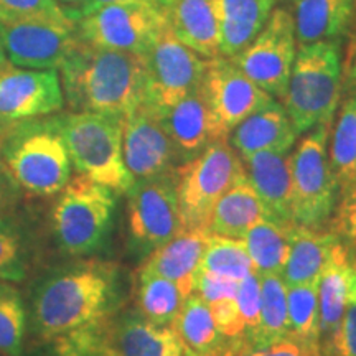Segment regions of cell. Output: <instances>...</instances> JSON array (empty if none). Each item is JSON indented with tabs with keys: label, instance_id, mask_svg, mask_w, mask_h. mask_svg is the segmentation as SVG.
I'll return each instance as SVG.
<instances>
[{
	"label": "cell",
	"instance_id": "5b68a950",
	"mask_svg": "<svg viewBox=\"0 0 356 356\" xmlns=\"http://www.w3.org/2000/svg\"><path fill=\"white\" fill-rule=\"evenodd\" d=\"M55 118L74 170L115 195L127 193L134 178L124 163L121 115L68 113Z\"/></svg>",
	"mask_w": 356,
	"mask_h": 356
},
{
	"label": "cell",
	"instance_id": "60d3db41",
	"mask_svg": "<svg viewBox=\"0 0 356 356\" xmlns=\"http://www.w3.org/2000/svg\"><path fill=\"white\" fill-rule=\"evenodd\" d=\"M208 307H210L213 320H215L218 330L222 337L229 338V340H244L246 328H244L236 296L221 297V299H216L211 304H208Z\"/></svg>",
	"mask_w": 356,
	"mask_h": 356
},
{
	"label": "cell",
	"instance_id": "74e56055",
	"mask_svg": "<svg viewBox=\"0 0 356 356\" xmlns=\"http://www.w3.org/2000/svg\"><path fill=\"white\" fill-rule=\"evenodd\" d=\"M38 19L66 20L70 17L56 0H0V24Z\"/></svg>",
	"mask_w": 356,
	"mask_h": 356
},
{
	"label": "cell",
	"instance_id": "f546056e",
	"mask_svg": "<svg viewBox=\"0 0 356 356\" xmlns=\"http://www.w3.org/2000/svg\"><path fill=\"white\" fill-rule=\"evenodd\" d=\"M333 119L328 160L340 193L356 178V96L341 101Z\"/></svg>",
	"mask_w": 356,
	"mask_h": 356
},
{
	"label": "cell",
	"instance_id": "484cf974",
	"mask_svg": "<svg viewBox=\"0 0 356 356\" xmlns=\"http://www.w3.org/2000/svg\"><path fill=\"white\" fill-rule=\"evenodd\" d=\"M337 241L340 238L332 231L293 225L287 261L279 274L284 284L291 287L317 282Z\"/></svg>",
	"mask_w": 356,
	"mask_h": 356
},
{
	"label": "cell",
	"instance_id": "8fae6325",
	"mask_svg": "<svg viewBox=\"0 0 356 356\" xmlns=\"http://www.w3.org/2000/svg\"><path fill=\"white\" fill-rule=\"evenodd\" d=\"M126 195L129 236L136 249L149 254L184 231L175 172L136 180Z\"/></svg>",
	"mask_w": 356,
	"mask_h": 356
},
{
	"label": "cell",
	"instance_id": "603a6c76",
	"mask_svg": "<svg viewBox=\"0 0 356 356\" xmlns=\"http://www.w3.org/2000/svg\"><path fill=\"white\" fill-rule=\"evenodd\" d=\"M155 111L175 145L180 163L197 157L204 147L215 142L210 111L200 89L170 108Z\"/></svg>",
	"mask_w": 356,
	"mask_h": 356
},
{
	"label": "cell",
	"instance_id": "d6a6232c",
	"mask_svg": "<svg viewBox=\"0 0 356 356\" xmlns=\"http://www.w3.org/2000/svg\"><path fill=\"white\" fill-rule=\"evenodd\" d=\"M317 282L287 287L289 337L314 348H320Z\"/></svg>",
	"mask_w": 356,
	"mask_h": 356
},
{
	"label": "cell",
	"instance_id": "f907efd6",
	"mask_svg": "<svg viewBox=\"0 0 356 356\" xmlns=\"http://www.w3.org/2000/svg\"><path fill=\"white\" fill-rule=\"evenodd\" d=\"M289 2H292V3H293V2H297V0H289Z\"/></svg>",
	"mask_w": 356,
	"mask_h": 356
},
{
	"label": "cell",
	"instance_id": "ba28073f",
	"mask_svg": "<svg viewBox=\"0 0 356 356\" xmlns=\"http://www.w3.org/2000/svg\"><path fill=\"white\" fill-rule=\"evenodd\" d=\"M333 122L305 132L292 152V221L307 228H323L337 204L338 185L328 160Z\"/></svg>",
	"mask_w": 356,
	"mask_h": 356
},
{
	"label": "cell",
	"instance_id": "7c38bea8",
	"mask_svg": "<svg viewBox=\"0 0 356 356\" xmlns=\"http://www.w3.org/2000/svg\"><path fill=\"white\" fill-rule=\"evenodd\" d=\"M200 91L210 111L215 140L229 139L244 119L275 101L225 56L208 60Z\"/></svg>",
	"mask_w": 356,
	"mask_h": 356
},
{
	"label": "cell",
	"instance_id": "9c48e42d",
	"mask_svg": "<svg viewBox=\"0 0 356 356\" xmlns=\"http://www.w3.org/2000/svg\"><path fill=\"white\" fill-rule=\"evenodd\" d=\"M142 58L145 68L144 102L152 108H170L202 88L208 60L181 43L167 20Z\"/></svg>",
	"mask_w": 356,
	"mask_h": 356
},
{
	"label": "cell",
	"instance_id": "7dc6e473",
	"mask_svg": "<svg viewBox=\"0 0 356 356\" xmlns=\"http://www.w3.org/2000/svg\"><path fill=\"white\" fill-rule=\"evenodd\" d=\"M6 63H7V58H6V53H3L2 43H0V68H2V66Z\"/></svg>",
	"mask_w": 356,
	"mask_h": 356
},
{
	"label": "cell",
	"instance_id": "c3c4849f",
	"mask_svg": "<svg viewBox=\"0 0 356 356\" xmlns=\"http://www.w3.org/2000/svg\"><path fill=\"white\" fill-rule=\"evenodd\" d=\"M60 2H63V3H70V6H74V7H78L79 3L83 2V0H60Z\"/></svg>",
	"mask_w": 356,
	"mask_h": 356
},
{
	"label": "cell",
	"instance_id": "db71d44e",
	"mask_svg": "<svg viewBox=\"0 0 356 356\" xmlns=\"http://www.w3.org/2000/svg\"><path fill=\"white\" fill-rule=\"evenodd\" d=\"M0 356H2V355H0Z\"/></svg>",
	"mask_w": 356,
	"mask_h": 356
},
{
	"label": "cell",
	"instance_id": "d590c367",
	"mask_svg": "<svg viewBox=\"0 0 356 356\" xmlns=\"http://www.w3.org/2000/svg\"><path fill=\"white\" fill-rule=\"evenodd\" d=\"M108 322L89 325L55 338L53 356H115L106 333Z\"/></svg>",
	"mask_w": 356,
	"mask_h": 356
},
{
	"label": "cell",
	"instance_id": "e575fe53",
	"mask_svg": "<svg viewBox=\"0 0 356 356\" xmlns=\"http://www.w3.org/2000/svg\"><path fill=\"white\" fill-rule=\"evenodd\" d=\"M25 328L26 312L20 292L0 280V355H24Z\"/></svg>",
	"mask_w": 356,
	"mask_h": 356
},
{
	"label": "cell",
	"instance_id": "cb8c5ba5",
	"mask_svg": "<svg viewBox=\"0 0 356 356\" xmlns=\"http://www.w3.org/2000/svg\"><path fill=\"white\" fill-rule=\"evenodd\" d=\"M292 19L297 44L340 42L356 19V0H297Z\"/></svg>",
	"mask_w": 356,
	"mask_h": 356
},
{
	"label": "cell",
	"instance_id": "f6af8a7d",
	"mask_svg": "<svg viewBox=\"0 0 356 356\" xmlns=\"http://www.w3.org/2000/svg\"><path fill=\"white\" fill-rule=\"evenodd\" d=\"M17 186L13 185L10 175H8L6 165L0 155V213L8 210L17 200Z\"/></svg>",
	"mask_w": 356,
	"mask_h": 356
},
{
	"label": "cell",
	"instance_id": "44dd1931",
	"mask_svg": "<svg viewBox=\"0 0 356 356\" xmlns=\"http://www.w3.org/2000/svg\"><path fill=\"white\" fill-rule=\"evenodd\" d=\"M208 236L210 233L203 229H184L170 241L150 251L139 270L170 279L185 296H191Z\"/></svg>",
	"mask_w": 356,
	"mask_h": 356
},
{
	"label": "cell",
	"instance_id": "f1b7e54d",
	"mask_svg": "<svg viewBox=\"0 0 356 356\" xmlns=\"http://www.w3.org/2000/svg\"><path fill=\"white\" fill-rule=\"evenodd\" d=\"M293 225L296 222H277L266 218L243 236L241 241L257 275L282 273L291 249Z\"/></svg>",
	"mask_w": 356,
	"mask_h": 356
},
{
	"label": "cell",
	"instance_id": "bcb514c9",
	"mask_svg": "<svg viewBox=\"0 0 356 356\" xmlns=\"http://www.w3.org/2000/svg\"><path fill=\"white\" fill-rule=\"evenodd\" d=\"M345 76L351 89V95H356V43L350 51L348 63H346V68H345Z\"/></svg>",
	"mask_w": 356,
	"mask_h": 356
},
{
	"label": "cell",
	"instance_id": "681fc988",
	"mask_svg": "<svg viewBox=\"0 0 356 356\" xmlns=\"http://www.w3.org/2000/svg\"><path fill=\"white\" fill-rule=\"evenodd\" d=\"M184 356H204V355H195V353H184Z\"/></svg>",
	"mask_w": 356,
	"mask_h": 356
},
{
	"label": "cell",
	"instance_id": "11a10c76",
	"mask_svg": "<svg viewBox=\"0 0 356 356\" xmlns=\"http://www.w3.org/2000/svg\"><path fill=\"white\" fill-rule=\"evenodd\" d=\"M0 25H2V24H0Z\"/></svg>",
	"mask_w": 356,
	"mask_h": 356
},
{
	"label": "cell",
	"instance_id": "d4e9b609",
	"mask_svg": "<svg viewBox=\"0 0 356 356\" xmlns=\"http://www.w3.org/2000/svg\"><path fill=\"white\" fill-rule=\"evenodd\" d=\"M172 328L180 338L185 353L231 356L244 340H229L218 330L211 310L202 297L191 293L173 320Z\"/></svg>",
	"mask_w": 356,
	"mask_h": 356
},
{
	"label": "cell",
	"instance_id": "7402d4cb",
	"mask_svg": "<svg viewBox=\"0 0 356 356\" xmlns=\"http://www.w3.org/2000/svg\"><path fill=\"white\" fill-rule=\"evenodd\" d=\"M297 137L299 134L284 106L274 101L244 119L228 140L239 157L246 159L257 152H291Z\"/></svg>",
	"mask_w": 356,
	"mask_h": 356
},
{
	"label": "cell",
	"instance_id": "836d02e7",
	"mask_svg": "<svg viewBox=\"0 0 356 356\" xmlns=\"http://www.w3.org/2000/svg\"><path fill=\"white\" fill-rule=\"evenodd\" d=\"M200 270L241 282L254 269L241 239L210 234Z\"/></svg>",
	"mask_w": 356,
	"mask_h": 356
},
{
	"label": "cell",
	"instance_id": "30bf717a",
	"mask_svg": "<svg viewBox=\"0 0 356 356\" xmlns=\"http://www.w3.org/2000/svg\"><path fill=\"white\" fill-rule=\"evenodd\" d=\"M296 26L292 12L275 7L259 35L238 55L229 58L256 86L282 99L297 55Z\"/></svg>",
	"mask_w": 356,
	"mask_h": 356
},
{
	"label": "cell",
	"instance_id": "f5cc1de1",
	"mask_svg": "<svg viewBox=\"0 0 356 356\" xmlns=\"http://www.w3.org/2000/svg\"><path fill=\"white\" fill-rule=\"evenodd\" d=\"M353 96H356V95H353Z\"/></svg>",
	"mask_w": 356,
	"mask_h": 356
},
{
	"label": "cell",
	"instance_id": "7a4b0ae2",
	"mask_svg": "<svg viewBox=\"0 0 356 356\" xmlns=\"http://www.w3.org/2000/svg\"><path fill=\"white\" fill-rule=\"evenodd\" d=\"M63 96L73 113L124 115L145 101L144 58L79 40L60 66Z\"/></svg>",
	"mask_w": 356,
	"mask_h": 356
},
{
	"label": "cell",
	"instance_id": "4316f807",
	"mask_svg": "<svg viewBox=\"0 0 356 356\" xmlns=\"http://www.w3.org/2000/svg\"><path fill=\"white\" fill-rule=\"evenodd\" d=\"M279 0H218L221 56L233 58L254 40Z\"/></svg>",
	"mask_w": 356,
	"mask_h": 356
},
{
	"label": "cell",
	"instance_id": "ac0fdd59",
	"mask_svg": "<svg viewBox=\"0 0 356 356\" xmlns=\"http://www.w3.org/2000/svg\"><path fill=\"white\" fill-rule=\"evenodd\" d=\"M163 13L181 43L207 60L221 56L218 0H165Z\"/></svg>",
	"mask_w": 356,
	"mask_h": 356
},
{
	"label": "cell",
	"instance_id": "ffe728a7",
	"mask_svg": "<svg viewBox=\"0 0 356 356\" xmlns=\"http://www.w3.org/2000/svg\"><path fill=\"white\" fill-rule=\"evenodd\" d=\"M115 356H184V345L172 325H155L139 312L122 315L106 325Z\"/></svg>",
	"mask_w": 356,
	"mask_h": 356
},
{
	"label": "cell",
	"instance_id": "1f68e13d",
	"mask_svg": "<svg viewBox=\"0 0 356 356\" xmlns=\"http://www.w3.org/2000/svg\"><path fill=\"white\" fill-rule=\"evenodd\" d=\"M188 296L170 279L137 273V312L155 325H172Z\"/></svg>",
	"mask_w": 356,
	"mask_h": 356
},
{
	"label": "cell",
	"instance_id": "9a60e30c",
	"mask_svg": "<svg viewBox=\"0 0 356 356\" xmlns=\"http://www.w3.org/2000/svg\"><path fill=\"white\" fill-rule=\"evenodd\" d=\"M58 70L0 68V134L15 124L47 118L63 109Z\"/></svg>",
	"mask_w": 356,
	"mask_h": 356
},
{
	"label": "cell",
	"instance_id": "816d5d0a",
	"mask_svg": "<svg viewBox=\"0 0 356 356\" xmlns=\"http://www.w3.org/2000/svg\"><path fill=\"white\" fill-rule=\"evenodd\" d=\"M353 246H355V249H356V241H355V243H353Z\"/></svg>",
	"mask_w": 356,
	"mask_h": 356
},
{
	"label": "cell",
	"instance_id": "8992f818",
	"mask_svg": "<svg viewBox=\"0 0 356 356\" xmlns=\"http://www.w3.org/2000/svg\"><path fill=\"white\" fill-rule=\"evenodd\" d=\"M115 193L91 178H70L51 210V228L58 246L79 257L104 246L115 215Z\"/></svg>",
	"mask_w": 356,
	"mask_h": 356
},
{
	"label": "cell",
	"instance_id": "5bb4252c",
	"mask_svg": "<svg viewBox=\"0 0 356 356\" xmlns=\"http://www.w3.org/2000/svg\"><path fill=\"white\" fill-rule=\"evenodd\" d=\"M79 42L76 24L66 20H22L0 25V43L13 66L60 70Z\"/></svg>",
	"mask_w": 356,
	"mask_h": 356
},
{
	"label": "cell",
	"instance_id": "2e32d148",
	"mask_svg": "<svg viewBox=\"0 0 356 356\" xmlns=\"http://www.w3.org/2000/svg\"><path fill=\"white\" fill-rule=\"evenodd\" d=\"M122 155L134 181L167 175L180 165L170 136L147 102L122 118Z\"/></svg>",
	"mask_w": 356,
	"mask_h": 356
},
{
	"label": "cell",
	"instance_id": "b9f144b4",
	"mask_svg": "<svg viewBox=\"0 0 356 356\" xmlns=\"http://www.w3.org/2000/svg\"><path fill=\"white\" fill-rule=\"evenodd\" d=\"M320 351L322 356H356V304L346 309L337 330Z\"/></svg>",
	"mask_w": 356,
	"mask_h": 356
},
{
	"label": "cell",
	"instance_id": "8d00e7d4",
	"mask_svg": "<svg viewBox=\"0 0 356 356\" xmlns=\"http://www.w3.org/2000/svg\"><path fill=\"white\" fill-rule=\"evenodd\" d=\"M26 275L24 234L10 218H0V280L20 282Z\"/></svg>",
	"mask_w": 356,
	"mask_h": 356
},
{
	"label": "cell",
	"instance_id": "277c9868",
	"mask_svg": "<svg viewBox=\"0 0 356 356\" xmlns=\"http://www.w3.org/2000/svg\"><path fill=\"white\" fill-rule=\"evenodd\" d=\"M343 89L340 42L299 44L282 101L297 134L333 122Z\"/></svg>",
	"mask_w": 356,
	"mask_h": 356
},
{
	"label": "cell",
	"instance_id": "3957f363",
	"mask_svg": "<svg viewBox=\"0 0 356 356\" xmlns=\"http://www.w3.org/2000/svg\"><path fill=\"white\" fill-rule=\"evenodd\" d=\"M0 155L17 190L30 197H53L71 178V159L56 118H40L0 134Z\"/></svg>",
	"mask_w": 356,
	"mask_h": 356
},
{
	"label": "cell",
	"instance_id": "52a82bcc",
	"mask_svg": "<svg viewBox=\"0 0 356 356\" xmlns=\"http://www.w3.org/2000/svg\"><path fill=\"white\" fill-rule=\"evenodd\" d=\"M175 177L181 228L203 231H208L218 200L248 178L243 159L228 139L211 142L197 157L180 163Z\"/></svg>",
	"mask_w": 356,
	"mask_h": 356
},
{
	"label": "cell",
	"instance_id": "83f0119b",
	"mask_svg": "<svg viewBox=\"0 0 356 356\" xmlns=\"http://www.w3.org/2000/svg\"><path fill=\"white\" fill-rule=\"evenodd\" d=\"M267 213L249 180L239 181L218 200L211 211L208 233L241 239Z\"/></svg>",
	"mask_w": 356,
	"mask_h": 356
},
{
	"label": "cell",
	"instance_id": "e0dca14e",
	"mask_svg": "<svg viewBox=\"0 0 356 356\" xmlns=\"http://www.w3.org/2000/svg\"><path fill=\"white\" fill-rule=\"evenodd\" d=\"M320 346L337 330L350 305L356 304V254L337 241L317 282Z\"/></svg>",
	"mask_w": 356,
	"mask_h": 356
},
{
	"label": "cell",
	"instance_id": "6da1fadb",
	"mask_svg": "<svg viewBox=\"0 0 356 356\" xmlns=\"http://www.w3.org/2000/svg\"><path fill=\"white\" fill-rule=\"evenodd\" d=\"M121 299L118 266L86 261L51 274L35 291L33 330L53 341L66 333L106 322Z\"/></svg>",
	"mask_w": 356,
	"mask_h": 356
},
{
	"label": "cell",
	"instance_id": "f35d334b",
	"mask_svg": "<svg viewBox=\"0 0 356 356\" xmlns=\"http://www.w3.org/2000/svg\"><path fill=\"white\" fill-rule=\"evenodd\" d=\"M236 300H238L239 312L244 322V343H248L249 338L256 332L259 325V314H261V277L254 270L248 274L241 282L238 284L236 291Z\"/></svg>",
	"mask_w": 356,
	"mask_h": 356
},
{
	"label": "cell",
	"instance_id": "d6986e66",
	"mask_svg": "<svg viewBox=\"0 0 356 356\" xmlns=\"http://www.w3.org/2000/svg\"><path fill=\"white\" fill-rule=\"evenodd\" d=\"M292 152H257L243 159L246 177L264 204L267 218L292 221Z\"/></svg>",
	"mask_w": 356,
	"mask_h": 356
},
{
	"label": "cell",
	"instance_id": "7bdbcfd3",
	"mask_svg": "<svg viewBox=\"0 0 356 356\" xmlns=\"http://www.w3.org/2000/svg\"><path fill=\"white\" fill-rule=\"evenodd\" d=\"M231 356H322V351L287 337L262 348H249L243 343Z\"/></svg>",
	"mask_w": 356,
	"mask_h": 356
},
{
	"label": "cell",
	"instance_id": "4dcf8cb0",
	"mask_svg": "<svg viewBox=\"0 0 356 356\" xmlns=\"http://www.w3.org/2000/svg\"><path fill=\"white\" fill-rule=\"evenodd\" d=\"M261 277L259 325L249 338V348H262L289 337L287 286L279 274Z\"/></svg>",
	"mask_w": 356,
	"mask_h": 356
},
{
	"label": "cell",
	"instance_id": "ab89813d",
	"mask_svg": "<svg viewBox=\"0 0 356 356\" xmlns=\"http://www.w3.org/2000/svg\"><path fill=\"white\" fill-rule=\"evenodd\" d=\"M338 195L340 200L330 216L332 233L343 243L353 244L356 241V178Z\"/></svg>",
	"mask_w": 356,
	"mask_h": 356
},
{
	"label": "cell",
	"instance_id": "ee69618b",
	"mask_svg": "<svg viewBox=\"0 0 356 356\" xmlns=\"http://www.w3.org/2000/svg\"><path fill=\"white\" fill-rule=\"evenodd\" d=\"M129 2L152 3V6L163 8V2H165V0H83L78 7L65 8V13L73 22H78L79 19H83V17L91 15L92 12L99 10V8L106 7V6H113V3H129Z\"/></svg>",
	"mask_w": 356,
	"mask_h": 356
},
{
	"label": "cell",
	"instance_id": "4fadbf2b",
	"mask_svg": "<svg viewBox=\"0 0 356 356\" xmlns=\"http://www.w3.org/2000/svg\"><path fill=\"white\" fill-rule=\"evenodd\" d=\"M74 24L83 42L142 56L165 25V13L152 3H113Z\"/></svg>",
	"mask_w": 356,
	"mask_h": 356
}]
</instances>
